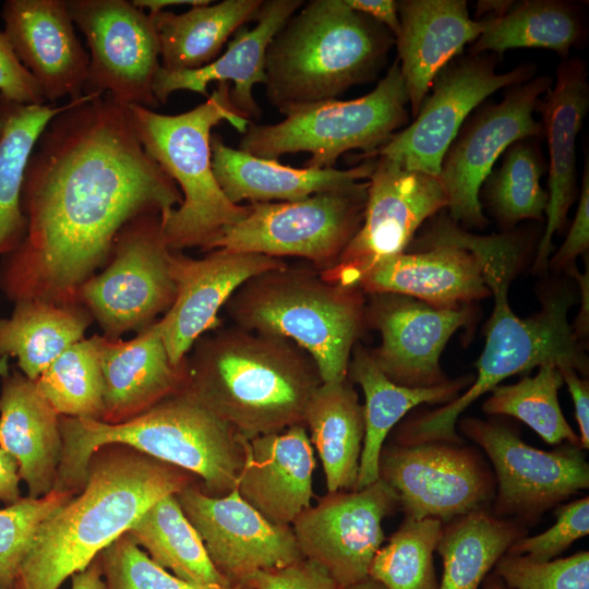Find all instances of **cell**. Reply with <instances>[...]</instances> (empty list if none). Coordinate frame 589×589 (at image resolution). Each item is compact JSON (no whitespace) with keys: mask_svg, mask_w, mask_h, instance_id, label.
I'll use <instances>...</instances> for the list:
<instances>
[{"mask_svg":"<svg viewBox=\"0 0 589 589\" xmlns=\"http://www.w3.org/2000/svg\"><path fill=\"white\" fill-rule=\"evenodd\" d=\"M0 447L17 462L32 498L55 489L62 453L60 416L23 373L2 377Z\"/></svg>","mask_w":589,"mask_h":589,"instance_id":"f1b7e54d","label":"cell"},{"mask_svg":"<svg viewBox=\"0 0 589 589\" xmlns=\"http://www.w3.org/2000/svg\"><path fill=\"white\" fill-rule=\"evenodd\" d=\"M20 474L16 460L0 447V501L11 505L20 494Z\"/></svg>","mask_w":589,"mask_h":589,"instance_id":"f5cc1de1","label":"cell"},{"mask_svg":"<svg viewBox=\"0 0 589 589\" xmlns=\"http://www.w3.org/2000/svg\"><path fill=\"white\" fill-rule=\"evenodd\" d=\"M555 524L544 532L516 540L506 553L524 555L536 562H549L573 542L589 533V497L556 506Z\"/></svg>","mask_w":589,"mask_h":589,"instance_id":"bcb514c9","label":"cell"},{"mask_svg":"<svg viewBox=\"0 0 589 589\" xmlns=\"http://www.w3.org/2000/svg\"><path fill=\"white\" fill-rule=\"evenodd\" d=\"M211 149L216 181L233 204L301 201L369 180L375 166V158H366L346 170L294 168L232 148L217 135L211 137Z\"/></svg>","mask_w":589,"mask_h":589,"instance_id":"f546056e","label":"cell"},{"mask_svg":"<svg viewBox=\"0 0 589 589\" xmlns=\"http://www.w3.org/2000/svg\"><path fill=\"white\" fill-rule=\"evenodd\" d=\"M0 96L19 105L46 101L40 86L16 57L4 32H0Z\"/></svg>","mask_w":589,"mask_h":589,"instance_id":"c3c4849f","label":"cell"},{"mask_svg":"<svg viewBox=\"0 0 589 589\" xmlns=\"http://www.w3.org/2000/svg\"><path fill=\"white\" fill-rule=\"evenodd\" d=\"M184 363L185 387L247 440L304 424L322 383L293 341L238 326L203 339Z\"/></svg>","mask_w":589,"mask_h":589,"instance_id":"277c9868","label":"cell"},{"mask_svg":"<svg viewBox=\"0 0 589 589\" xmlns=\"http://www.w3.org/2000/svg\"><path fill=\"white\" fill-rule=\"evenodd\" d=\"M364 292L289 267L264 272L226 303L236 326L293 341L315 362L323 383L347 377L352 350L366 326Z\"/></svg>","mask_w":589,"mask_h":589,"instance_id":"ba28073f","label":"cell"},{"mask_svg":"<svg viewBox=\"0 0 589 589\" xmlns=\"http://www.w3.org/2000/svg\"><path fill=\"white\" fill-rule=\"evenodd\" d=\"M92 315L80 304L22 300L0 317V357H15L22 373L36 381L68 347L83 339Z\"/></svg>","mask_w":589,"mask_h":589,"instance_id":"e575fe53","label":"cell"},{"mask_svg":"<svg viewBox=\"0 0 589 589\" xmlns=\"http://www.w3.org/2000/svg\"><path fill=\"white\" fill-rule=\"evenodd\" d=\"M69 105H19L0 96V255L13 252L25 236L21 203L25 167L41 132Z\"/></svg>","mask_w":589,"mask_h":589,"instance_id":"8d00e7d4","label":"cell"},{"mask_svg":"<svg viewBox=\"0 0 589 589\" xmlns=\"http://www.w3.org/2000/svg\"><path fill=\"white\" fill-rule=\"evenodd\" d=\"M398 508L396 493L378 479L361 490L328 492L296 518L292 530L303 558L349 589L369 579L385 540L382 522Z\"/></svg>","mask_w":589,"mask_h":589,"instance_id":"d6986e66","label":"cell"},{"mask_svg":"<svg viewBox=\"0 0 589 589\" xmlns=\"http://www.w3.org/2000/svg\"><path fill=\"white\" fill-rule=\"evenodd\" d=\"M27 227L5 255L0 287L14 303L80 304L77 291L112 253L121 229L182 203L178 185L145 153L129 107L87 94L39 135L24 171Z\"/></svg>","mask_w":589,"mask_h":589,"instance_id":"6da1fadb","label":"cell"},{"mask_svg":"<svg viewBox=\"0 0 589 589\" xmlns=\"http://www.w3.org/2000/svg\"><path fill=\"white\" fill-rule=\"evenodd\" d=\"M482 20L484 29L472 43L470 55L496 56L509 49L542 48L566 59L587 33L579 7L561 0L513 1L504 13Z\"/></svg>","mask_w":589,"mask_h":589,"instance_id":"d590c367","label":"cell"},{"mask_svg":"<svg viewBox=\"0 0 589 589\" xmlns=\"http://www.w3.org/2000/svg\"><path fill=\"white\" fill-rule=\"evenodd\" d=\"M243 446L240 496L269 521L290 526L314 495L315 457L306 426L244 438Z\"/></svg>","mask_w":589,"mask_h":589,"instance_id":"d4e9b609","label":"cell"},{"mask_svg":"<svg viewBox=\"0 0 589 589\" xmlns=\"http://www.w3.org/2000/svg\"><path fill=\"white\" fill-rule=\"evenodd\" d=\"M544 172L537 137L519 140L504 152L500 166L491 171L479 193L502 228L543 219L548 192L540 180Z\"/></svg>","mask_w":589,"mask_h":589,"instance_id":"f35d334b","label":"cell"},{"mask_svg":"<svg viewBox=\"0 0 589 589\" xmlns=\"http://www.w3.org/2000/svg\"><path fill=\"white\" fill-rule=\"evenodd\" d=\"M496 62L492 53L449 62L434 79L413 121L368 158L381 156L406 169L438 176L444 155L471 112L498 89L534 76L533 64L500 73Z\"/></svg>","mask_w":589,"mask_h":589,"instance_id":"2e32d148","label":"cell"},{"mask_svg":"<svg viewBox=\"0 0 589 589\" xmlns=\"http://www.w3.org/2000/svg\"><path fill=\"white\" fill-rule=\"evenodd\" d=\"M528 534L520 522L497 518L481 509L443 524L436 551L443 561L437 589H479L480 585L508 548ZM485 589H508L497 575Z\"/></svg>","mask_w":589,"mask_h":589,"instance_id":"836d02e7","label":"cell"},{"mask_svg":"<svg viewBox=\"0 0 589 589\" xmlns=\"http://www.w3.org/2000/svg\"><path fill=\"white\" fill-rule=\"evenodd\" d=\"M366 325L381 334V345L369 350L394 383L426 388L448 381L440 359L449 338L476 317L472 304L440 309L398 293L370 294Z\"/></svg>","mask_w":589,"mask_h":589,"instance_id":"44dd1931","label":"cell"},{"mask_svg":"<svg viewBox=\"0 0 589 589\" xmlns=\"http://www.w3.org/2000/svg\"><path fill=\"white\" fill-rule=\"evenodd\" d=\"M352 10L385 26L394 38L399 31L398 4L395 0H344Z\"/></svg>","mask_w":589,"mask_h":589,"instance_id":"816d5d0a","label":"cell"},{"mask_svg":"<svg viewBox=\"0 0 589 589\" xmlns=\"http://www.w3.org/2000/svg\"><path fill=\"white\" fill-rule=\"evenodd\" d=\"M368 185L364 180L301 201L252 203L248 215L224 229L211 250L299 256L327 269L362 224Z\"/></svg>","mask_w":589,"mask_h":589,"instance_id":"30bf717a","label":"cell"},{"mask_svg":"<svg viewBox=\"0 0 589 589\" xmlns=\"http://www.w3.org/2000/svg\"><path fill=\"white\" fill-rule=\"evenodd\" d=\"M302 0H263L256 24L240 27L226 51L211 63L194 70L168 71L161 67L153 81L158 104H165L177 91H191L209 96L211 82L233 83L230 99L240 116L251 121L261 117L253 87L265 83L267 47L288 19L302 7Z\"/></svg>","mask_w":589,"mask_h":589,"instance_id":"4316f807","label":"cell"},{"mask_svg":"<svg viewBox=\"0 0 589 589\" xmlns=\"http://www.w3.org/2000/svg\"><path fill=\"white\" fill-rule=\"evenodd\" d=\"M278 257L215 249L202 259L171 254L176 299L160 318L170 362L180 366L187 352L207 330L218 326V312L247 280L286 266Z\"/></svg>","mask_w":589,"mask_h":589,"instance_id":"7402d4cb","label":"cell"},{"mask_svg":"<svg viewBox=\"0 0 589 589\" xmlns=\"http://www.w3.org/2000/svg\"><path fill=\"white\" fill-rule=\"evenodd\" d=\"M196 481L131 447H100L89 459L81 492L38 529L12 589H59L157 501Z\"/></svg>","mask_w":589,"mask_h":589,"instance_id":"7a4b0ae2","label":"cell"},{"mask_svg":"<svg viewBox=\"0 0 589 589\" xmlns=\"http://www.w3.org/2000/svg\"><path fill=\"white\" fill-rule=\"evenodd\" d=\"M89 48L84 95H108L124 107L159 104L153 81L160 68L158 38L148 14L127 0H67Z\"/></svg>","mask_w":589,"mask_h":589,"instance_id":"ac0fdd59","label":"cell"},{"mask_svg":"<svg viewBox=\"0 0 589 589\" xmlns=\"http://www.w3.org/2000/svg\"><path fill=\"white\" fill-rule=\"evenodd\" d=\"M241 585L249 589H345L323 566L306 558L254 572Z\"/></svg>","mask_w":589,"mask_h":589,"instance_id":"7dc6e473","label":"cell"},{"mask_svg":"<svg viewBox=\"0 0 589 589\" xmlns=\"http://www.w3.org/2000/svg\"><path fill=\"white\" fill-rule=\"evenodd\" d=\"M397 4V61L414 117L436 75L476 41L485 24L470 17L465 0H402Z\"/></svg>","mask_w":589,"mask_h":589,"instance_id":"484cf974","label":"cell"},{"mask_svg":"<svg viewBox=\"0 0 589 589\" xmlns=\"http://www.w3.org/2000/svg\"><path fill=\"white\" fill-rule=\"evenodd\" d=\"M98 557L105 589H249L242 585L220 587L185 581L156 564L127 532Z\"/></svg>","mask_w":589,"mask_h":589,"instance_id":"ee69618b","label":"cell"},{"mask_svg":"<svg viewBox=\"0 0 589 589\" xmlns=\"http://www.w3.org/2000/svg\"><path fill=\"white\" fill-rule=\"evenodd\" d=\"M208 2L211 1L209 0H133L132 1V3L141 10L148 9L149 14L164 11V9L167 7L182 5V4L196 7L201 4H206Z\"/></svg>","mask_w":589,"mask_h":589,"instance_id":"9f6ffc18","label":"cell"},{"mask_svg":"<svg viewBox=\"0 0 589 589\" xmlns=\"http://www.w3.org/2000/svg\"><path fill=\"white\" fill-rule=\"evenodd\" d=\"M579 201L568 233L556 251L549 260L548 266L555 272L567 271L575 265L577 256L585 254L589 249V159L588 155L584 163L581 187L578 194Z\"/></svg>","mask_w":589,"mask_h":589,"instance_id":"681fc988","label":"cell"},{"mask_svg":"<svg viewBox=\"0 0 589 589\" xmlns=\"http://www.w3.org/2000/svg\"><path fill=\"white\" fill-rule=\"evenodd\" d=\"M59 416L101 420L104 380L100 336L68 347L35 381Z\"/></svg>","mask_w":589,"mask_h":589,"instance_id":"60d3db41","label":"cell"},{"mask_svg":"<svg viewBox=\"0 0 589 589\" xmlns=\"http://www.w3.org/2000/svg\"><path fill=\"white\" fill-rule=\"evenodd\" d=\"M589 109V83L586 63L566 58L556 69V79L542 97V134L546 139L550 164L546 223L537 248L534 272L548 266L552 239L562 232L569 208L577 197L576 140Z\"/></svg>","mask_w":589,"mask_h":589,"instance_id":"cb8c5ba5","label":"cell"},{"mask_svg":"<svg viewBox=\"0 0 589 589\" xmlns=\"http://www.w3.org/2000/svg\"><path fill=\"white\" fill-rule=\"evenodd\" d=\"M70 578L72 582L71 589H105V580L98 556L86 568L72 575Z\"/></svg>","mask_w":589,"mask_h":589,"instance_id":"11a10c76","label":"cell"},{"mask_svg":"<svg viewBox=\"0 0 589 589\" xmlns=\"http://www.w3.org/2000/svg\"><path fill=\"white\" fill-rule=\"evenodd\" d=\"M373 158L362 224L336 263L320 271L325 279L342 286L357 287L376 263L406 251L419 228L448 205L438 176Z\"/></svg>","mask_w":589,"mask_h":589,"instance_id":"e0dca14e","label":"cell"},{"mask_svg":"<svg viewBox=\"0 0 589 589\" xmlns=\"http://www.w3.org/2000/svg\"><path fill=\"white\" fill-rule=\"evenodd\" d=\"M1 16L4 34L45 100L84 96L89 55L75 34L67 0H7Z\"/></svg>","mask_w":589,"mask_h":589,"instance_id":"603a6c76","label":"cell"},{"mask_svg":"<svg viewBox=\"0 0 589 589\" xmlns=\"http://www.w3.org/2000/svg\"><path fill=\"white\" fill-rule=\"evenodd\" d=\"M113 259L77 291L83 304L109 339L148 327L176 299L169 249L159 213L143 214L119 232Z\"/></svg>","mask_w":589,"mask_h":589,"instance_id":"8fae6325","label":"cell"},{"mask_svg":"<svg viewBox=\"0 0 589 589\" xmlns=\"http://www.w3.org/2000/svg\"><path fill=\"white\" fill-rule=\"evenodd\" d=\"M262 2L211 1L179 14L169 11L148 14L158 38L160 67L182 71L211 63L232 34L257 19Z\"/></svg>","mask_w":589,"mask_h":589,"instance_id":"d6a6232c","label":"cell"},{"mask_svg":"<svg viewBox=\"0 0 589 589\" xmlns=\"http://www.w3.org/2000/svg\"><path fill=\"white\" fill-rule=\"evenodd\" d=\"M2 131H3V120L2 118L0 117V137L2 135Z\"/></svg>","mask_w":589,"mask_h":589,"instance_id":"91938a15","label":"cell"},{"mask_svg":"<svg viewBox=\"0 0 589 589\" xmlns=\"http://www.w3.org/2000/svg\"><path fill=\"white\" fill-rule=\"evenodd\" d=\"M552 84L549 75L533 76L508 87L500 103L486 104L465 121L438 173L448 200L447 214L454 221L474 228L486 225L481 187L513 143L542 135L534 112Z\"/></svg>","mask_w":589,"mask_h":589,"instance_id":"5bb4252c","label":"cell"},{"mask_svg":"<svg viewBox=\"0 0 589 589\" xmlns=\"http://www.w3.org/2000/svg\"><path fill=\"white\" fill-rule=\"evenodd\" d=\"M216 567L233 586L257 570L280 568L303 558L291 526L265 518L233 489L209 496L196 481L176 493Z\"/></svg>","mask_w":589,"mask_h":589,"instance_id":"ffe728a7","label":"cell"},{"mask_svg":"<svg viewBox=\"0 0 589 589\" xmlns=\"http://www.w3.org/2000/svg\"><path fill=\"white\" fill-rule=\"evenodd\" d=\"M378 476L396 493L406 518L443 524L490 509L496 491L483 455L464 443L388 445L381 450Z\"/></svg>","mask_w":589,"mask_h":589,"instance_id":"9a60e30c","label":"cell"},{"mask_svg":"<svg viewBox=\"0 0 589 589\" xmlns=\"http://www.w3.org/2000/svg\"><path fill=\"white\" fill-rule=\"evenodd\" d=\"M566 272L573 276L580 288V310L575 318L574 324L572 325L573 332L577 339L582 342L588 336L589 330V275L588 268L585 274L577 271V268L572 266Z\"/></svg>","mask_w":589,"mask_h":589,"instance_id":"db71d44e","label":"cell"},{"mask_svg":"<svg viewBox=\"0 0 589 589\" xmlns=\"http://www.w3.org/2000/svg\"><path fill=\"white\" fill-rule=\"evenodd\" d=\"M443 522L436 518H405L375 553L369 578L385 589H437L433 553Z\"/></svg>","mask_w":589,"mask_h":589,"instance_id":"b9f144b4","label":"cell"},{"mask_svg":"<svg viewBox=\"0 0 589 589\" xmlns=\"http://www.w3.org/2000/svg\"><path fill=\"white\" fill-rule=\"evenodd\" d=\"M564 383L567 385L575 408V417L580 431L582 449L589 447V383L575 369L558 366Z\"/></svg>","mask_w":589,"mask_h":589,"instance_id":"f907efd6","label":"cell"},{"mask_svg":"<svg viewBox=\"0 0 589 589\" xmlns=\"http://www.w3.org/2000/svg\"><path fill=\"white\" fill-rule=\"evenodd\" d=\"M73 491L52 490L45 496L21 497L0 509V589H12L20 567L45 520L71 501Z\"/></svg>","mask_w":589,"mask_h":589,"instance_id":"7bdbcfd3","label":"cell"},{"mask_svg":"<svg viewBox=\"0 0 589 589\" xmlns=\"http://www.w3.org/2000/svg\"><path fill=\"white\" fill-rule=\"evenodd\" d=\"M349 589H385L380 582L369 578L365 581L358 584Z\"/></svg>","mask_w":589,"mask_h":589,"instance_id":"6f0895ef","label":"cell"},{"mask_svg":"<svg viewBox=\"0 0 589 589\" xmlns=\"http://www.w3.org/2000/svg\"><path fill=\"white\" fill-rule=\"evenodd\" d=\"M494 567L508 589H589L588 551L549 562L505 553Z\"/></svg>","mask_w":589,"mask_h":589,"instance_id":"f6af8a7d","label":"cell"},{"mask_svg":"<svg viewBox=\"0 0 589 589\" xmlns=\"http://www.w3.org/2000/svg\"><path fill=\"white\" fill-rule=\"evenodd\" d=\"M460 432L486 454L496 491L490 512L528 527L572 495L589 486V464L581 447L538 449L497 419L465 418Z\"/></svg>","mask_w":589,"mask_h":589,"instance_id":"7c38bea8","label":"cell"},{"mask_svg":"<svg viewBox=\"0 0 589 589\" xmlns=\"http://www.w3.org/2000/svg\"><path fill=\"white\" fill-rule=\"evenodd\" d=\"M538 368L533 376L525 375L515 384L495 386L482 405L483 411L522 421L548 444L567 442L581 447L558 402V389L564 384L558 366L548 362Z\"/></svg>","mask_w":589,"mask_h":589,"instance_id":"ab89813d","label":"cell"},{"mask_svg":"<svg viewBox=\"0 0 589 589\" xmlns=\"http://www.w3.org/2000/svg\"><path fill=\"white\" fill-rule=\"evenodd\" d=\"M9 358L8 357H0V376L5 377L9 375Z\"/></svg>","mask_w":589,"mask_h":589,"instance_id":"680465c9","label":"cell"},{"mask_svg":"<svg viewBox=\"0 0 589 589\" xmlns=\"http://www.w3.org/2000/svg\"><path fill=\"white\" fill-rule=\"evenodd\" d=\"M62 453L55 489H83L93 454L106 445H124L192 473L203 492L225 496L237 488L244 462L238 432L188 387L121 423L60 416Z\"/></svg>","mask_w":589,"mask_h":589,"instance_id":"5b68a950","label":"cell"},{"mask_svg":"<svg viewBox=\"0 0 589 589\" xmlns=\"http://www.w3.org/2000/svg\"><path fill=\"white\" fill-rule=\"evenodd\" d=\"M127 533L159 566L185 581L233 586L212 563L203 541L180 507L176 494L152 505Z\"/></svg>","mask_w":589,"mask_h":589,"instance_id":"74e56055","label":"cell"},{"mask_svg":"<svg viewBox=\"0 0 589 589\" xmlns=\"http://www.w3.org/2000/svg\"><path fill=\"white\" fill-rule=\"evenodd\" d=\"M230 89V83L219 82L203 104L179 115L129 107L145 153L181 189L182 203L161 218L171 251L192 247L211 250L224 229L249 213V205L227 199L212 167V129L226 120L243 134L250 122L233 107Z\"/></svg>","mask_w":589,"mask_h":589,"instance_id":"52a82bcc","label":"cell"},{"mask_svg":"<svg viewBox=\"0 0 589 589\" xmlns=\"http://www.w3.org/2000/svg\"><path fill=\"white\" fill-rule=\"evenodd\" d=\"M409 104L397 59L368 94L350 100H325L285 111L283 121H250L239 149L256 157L278 159L285 154H310L308 168H333L352 149L365 159L408 122Z\"/></svg>","mask_w":589,"mask_h":589,"instance_id":"9c48e42d","label":"cell"},{"mask_svg":"<svg viewBox=\"0 0 589 589\" xmlns=\"http://www.w3.org/2000/svg\"><path fill=\"white\" fill-rule=\"evenodd\" d=\"M394 35L344 0L303 3L273 37L265 60V89L279 112L336 99L375 80Z\"/></svg>","mask_w":589,"mask_h":589,"instance_id":"8992f818","label":"cell"},{"mask_svg":"<svg viewBox=\"0 0 589 589\" xmlns=\"http://www.w3.org/2000/svg\"><path fill=\"white\" fill-rule=\"evenodd\" d=\"M522 253V244L515 235L488 236L484 275L494 305L485 325L483 351L473 364L477 377L453 401L405 421L396 443H464L455 430L460 413L505 378L543 363L567 365L581 376L587 375L588 357L568 322V311L575 302L568 289L557 288L544 294L541 309L529 317L521 318L512 310L508 289Z\"/></svg>","mask_w":589,"mask_h":589,"instance_id":"3957f363","label":"cell"},{"mask_svg":"<svg viewBox=\"0 0 589 589\" xmlns=\"http://www.w3.org/2000/svg\"><path fill=\"white\" fill-rule=\"evenodd\" d=\"M411 252L376 263L359 279L364 293H398L440 309H456L491 294L484 275L488 236L470 233L442 212L431 217Z\"/></svg>","mask_w":589,"mask_h":589,"instance_id":"4fadbf2b","label":"cell"},{"mask_svg":"<svg viewBox=\"0 0 589 589\" xmlns=\"http://www.w3.org/2000/svg\"><path fill=\"white\" fill-rule=\"evenodd\" d=\"M310 441L321 458L328 492L357 490L364 438V409L352 382L321 383L304 414Z\"/></svg>","mask_w":589,"mask_h":589,"instance_id":"1f68e13d","label":"cell"},{"mask_svg":"<svg viewBox=\"0 0 589 589\" xmlns=\"http://www.w3.org/2000/svg\"><path fill=\"white\" fill-rule=\"evenodd\" d=\"M347 377L360 385L365 399V430L357 490L380 479L378 460L385 438L408 411L421 404L446 405L474 380L473 375L468 374L426 388L401 386L392 382L377 366L370 351L360 345L352 350Z\"/></svg>","mask_w":589,"mask_h":589,"instance_id":"4dcf8cb0","label":"cell"},{"mask_svg":"<svg viewBox=\"0 0 589 589\" xmlns=\"http://www.w3.org/2000/svg\"><path fill=\"white\" fill-rule=\"evenodd\" d=\"M100 364L104 380L100 421L108 424L143 413L177 393L185 380L184 361L175 366L169 360L160 320L128 341L100 336Z\"/></svg>","mask_w":589,"mask_h":589,"instance_id":"83f0119b","label":"cell"}]
</instances>
